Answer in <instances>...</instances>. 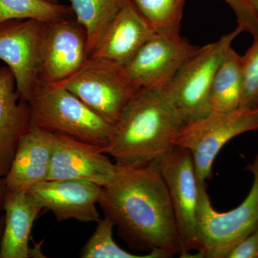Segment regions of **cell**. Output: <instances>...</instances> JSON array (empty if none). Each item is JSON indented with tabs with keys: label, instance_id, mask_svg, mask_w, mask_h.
<instances>
[{
	"label": "cell",
	"instance_id": "7402d4cb",
	"mask_svg": "<svg viewBox=\"0 0 258 258\" xmlns=\"http://www.w3.org/2000/svg\"><path fill=\"white\" fill-rule=\"evenodd\" d=\"M115 226L110 219L103 217L97 222L96 230L83 245L80 257L82 258H165L169 256L160 250H153L147 254L131 253L118 245L113 238Z\"/></svg>",
	"mask_w": 258,
	"mask_h": 258
},
{
	"label": "cell",
	"instance_id": "277c9868",
	"mask_svg": "<svg viewBox=\"0 0 258 258\" xmlns=\"http://www.w3.org/2000/svg\"><path fill=\"white\" fill-rule=\"evenodd\" d=\"M247 169L253 175L250 191L238 207L228 212L215 210L205 183H199L198 253L200 257L227 258L258 225V154Z\"/></svg>",
	"mask_w": 258,
	"mask_h": 258
},
{
	"label": "cell",
	"instance_id": "6da1fadb",
	"mask_svg": "<svg viewBox=\"0 0 258 258\" xmlns=\"http://www.w3.org/2000/svg\"><path fill=\"white\" fill-rule=\"evenodd\" d=\"M99 205L130 248L182 254L175 215L159 160L139 167L118 166L102 187Z\"/></svg>",
	"mask_w": 258,
	"mask_h": 258
},
{
	"label": "cell",
	"instance_id": "9c48e42d",
	"mask_svg": "<svg viewBox=\"0 0 258 258\" xmlns=\"http://www.w3.org/2000/svg\"><path fill=\"white\" fill-rule=\"evenodd\" d=\"M159 169L170 196L182 254L200 250L198 217L199 182L192 156L189 151L174 147L159 160Z\"/></svg>",
	"mask_w": 258,
	"mask_h": 258
},
{
	"label": "cell",
	"instance_id": "d6986e66",
	"mask_svg": "<svg viewBox=\"0 0 258 258\" xmlns=\"http://www.w3.org/2000/svg\"><path fill=\"white\" fill-rule=\"evenodd\" d=\"M125 2L126 0H71L76 20L86 30L89 57Z\"/></svg>",
	"mask_w": 258,
	"mask_h": 258
},
{
	"label": "cell",
	"instance_id": "83f0119b",
	"mask_svg": "<svg viewBox=\"0 0 258 258\" xmlns=\"http://www.w3.org/2000/svg\"><path fill=\"white\" fill-rule=\"evenodd\" d=\"M249 2V4L252 5V8L255 10L256 13L258 15V0H247Z\"/></svg>",
	"mask_w": 258,
	"mask_h": 258
},
{
	"label": "cell",
	"instance_id": "5bb4252c",
	"mask_svg": "<svg viewBox=\"0 0 258 258\" xmlns=\"http://www.w3.org/2000/svg\"><path fill=\"white\" fill-rule=\"evenodd\" d=\"M154 34L132 0H126L90 57L123 67Z\"/></svg>",
	"mask_w": 258,
	"mask_h": 258
},
{
	"label": "cell",
	"instance_id": "4316f807",
	"mask_svg": "<svg viewBox=\"0 0 258 258\" xmlns=\"http://www.w3.org/2000/svg\"><path fill=\"white\" fill-rule=\"evenodd\" d=\"M5 228V215H0V251H1L2 241Z\"/></svg>",
	"mask_w": 258,
	"mask_h": 258
},
{
	"label": "cell",
	"instance_id": "ac0fdd59",
	"mask_svg": "<svg viewBox=\"0 0 258 258\" xmlns=\"http://www.w3.org/2000/svg\"><path fill=\"white\" fill-rule=\"evenodd\" d=\"M242 56L228 47L217 68L210 88L212 111L230 112L240 108Z\"/></svg>",
	"mask_w": 258,
	"mask_h": 258
},
{
	"label": "cell",
	"instance_id": "e0dca14e",
	"mask_svg": "<svg viewBox=\"0 0 258 258\" xmlns=\"http://www.w3.org/2000/svg\"><path fill=\"white\" fill-rule=\"evenodd\" d=\"M44 210L29 191H7L3 210L5 228L0 258L33 257L29 245L35 220Z\"/></svg>",
	"mask_w": 258,
	"mask_h": 258
},
{
	"label": "cell",
	"instance_id": "2e32d148",
	"mask_svg": "<svg viewBox=\"0 0 258 258\" xmlns=\"http://www.w3.org/2000/svg\"><path fill=\"white\" fill-rule=\"evenodd\" d=\"M31 125L30 106L16 90L14 75L0 67V178L10 170L19 143Z\"/></svg>",
	"mask_w": 258,
	"mask_h": 258
},
{
	"label": "cell",
	"instance_id": "5b68a950",
	"mask_svg": "<svg viewBox=\"0 0 258 258\" xmlns=\"http://www.w3.org/2000/svg\"><path fill=\"white\" fill-rule=\"evenodd\" d=\"M242 32L237 26L217 41L200 47L163 90L185 123L203 118L212 111L209 98L214 76L226 50Z\"/></svg>",
	"mask_w": 258,
	"mask_h": 258
},
{
	"label": "cell",
	"instance_id": "4fadbf2b",
	"mask_svg": "<svg viewBox=\"0 0 258 258\" xmlns=\"http://www.w3.org/2000/svg\"><path fill=\"white\" fill-rule=\"evenodd\" d=\"M117 169L101 148L55 134L47 180H87L104 186L114 178Z\"/></svg>",
	"mask_w": 258,
	"mask_h": 258
},
{
	"label": "cell",
	"instance_id": "30bf717a",
	"mask_svg": "<svg viewBox=\"0 0 258 258\" xmlns=\"http://www.w3.org/2000/svg\"><path fill=\"white\" fill-rule=\"evenodd\" d=\"M200 47L180 35L155 33L120 69L138 91L142 88L164 90Z\"/></svg>",
	"mask_w": 258,
	"mask_h": 258
},
{
	"label": "cell",
	"instance_id": "ffe728a7",
	"mask_svg": "<svg viewBox=\"0 0 258 258\" xmlns=\"http://www.w3.org/2000/svg\"><path fill=\"white\" fill-rule=\"evenodd\" d=\"M72 8L47 0H0V24L10 20H40L52 23L67 18Z\"/></svg>",
	"mask_w": 258,
	"mask_h": 258
},
{
	"label": "cell",
	"instance_id": "cb8c5ba5",
	"mask_svg": "<svg viewBox=\"0 0 258 258\" xmlns=\"http://www.w3.org/2000/svg\"><path fill=\"white\" fill-rule=\"evenodd\" d=\"M232 8L237 18V26L242 32L255 37L258 35V15L247 0H223Z\"/></svg>",
	"mask_w": 258,
	"mask_h": 258
},
{
	"label": "cell",
	"instance_id": "9a60e30c",
	"mask_svg": "<svg viewBox=\"0 0 258 258\" xmlns=\"http://www.w3.org/2000/svg\"><path fill=\"white\" fill-rule=\"evenodd\" d=\"M55 143V134L31 123L5 176L8 191H28L47 181Z\"/></svg>",
	"mask_w": 258,
	"mask_h": 258
},
{
	"label": "cell",
	"instance_id": "8992f818",
	"mask_svg": "<svg viewBox=\"0 0 258 258\" xmlns=\"http://www.w3.org/2000/svg\"><path fill=\"white\" fill-rule=\"evenodd\" d=\"M258 130V108H238L230 112L211 111L200 119L185 123L175 147L191 153L199 183L212 177L217 154L231 139Z\"/></svg>",
	"mask_w": 258,
	"mask_h": 258
},
{
	"label": "cell",
	"instance_id": "3957f363",
	"mask_svg": "<svg viewBox=\"0 0 258 258\" xmlns=\"http://www.w3.org/2000/svg\"><path fill=\"white\" fill-rule=\"evenodd\" d=\"M28 103L32 124L102 151L109 143L113 125L62 86L42 83Z\"/></svg>",
	"mask_w": 258,
	"mask_h": 258
},
{
	"label": "cell",
	"instance_id": "ba28073f",
	"mask_svg": "<svg viewBox=\"0 0 258 258\" xmlns=\"http://www.w3.org/2000/svg\"><path fill=\"white\" fill-rule=\"evenodd\" d=\"M47 25L32 19L0 24V60L14 75L20 99L28 103L42 85V47Z\"/></svg>",
	"mask_w": 258,
	"mask_h": 258
},
{
	"label": "cell",
	"instance_id": "44dd1931",
	"mask_svg": "<svg viewBox=\"0 0 258 258\" xmlns=\"http://www.w3.org/2000/svg\"><path fill=\"white\" fill-rule=\"evenodd\" d=\"M156 34L178 36L185 0H132Z\"/></svg>",
	"mask_w": 258,
	"mask_h": 258
},
{
	"label": "cell",
	"instance_id": "7c38bea8",
	"mask_svg": "<svg viewBox=\"0 0 258 258\" xmlns=\"http://www.w3.org/2000/svg\"><path fill=\"white\" fill-rule=\"evenodd\" d=\"M102 187L87 180H47L28 191L57 222L76 220L97 223L101 220L96 205Z\"/></svg>",
	"mask_w": 258,
	"mask_h": 258
},
{
	"label": "cell",
	"instance_id": "484cf974",
	"mask_svg": "<svg viewBox=\"0 0 258 258\" xmlns=\"http://www.w3.org/2000/svg\"><path fill=\"white\" fill-rule=\"evenodd\" d=\"M7 191H8V189H7L6 184H5V177L0 178V214L3 210V205H4Z\"/></svg>",
	"mask_w": 258,
	"mask_h": 258
},
{
	"label": "cell",
	"instance_id": "52a82bcc",
	"mask_svg": "<svg viewBox=\"0 0 258 258\" xmlns=\"http://www.w3.org/2000/svg\"><path fill=\"white\" fill-rule=\"evenodd\" d=\"M57 85L69 90L113 125L139 91L120 68L93 57H88L74 76Z\"/></svg>",
	"mask_w": 258,
	"mask_h": 258
},
{
	"label": "cell",
	"instance_id": "d4e9b609",
	"mask_svg": "<svg viewBox=\"0 0 258 258\" xmlns=\"http://www.w3.org/2000/svg\"><path fill=\"white\" fill-rule=\"evenodd\" d=\"M227 258H258V225L231 250Z\"/></svg>",
	"mask_w": 258,
	"mask_h": 258
},
{
	"label": "cell",
	"instance_id": "8fae6325",
	"mask_svg": "<svg viewBox=\"0 0 258 258\" xmlns=\"http://www.w3.org/2000/svg\"><path fill=\"white\" fill-rule=\"evenodd\" d=\"M89 57L86 30L77 20L48 23L42 47L41 81L57 85L74 76Z\"/></svg>",
	"mask_w": 258,
	"mask_h": 258
},
{
	"label": "cell",
	"instance_id": "f1b7e54d",
	"mask_svg": "<svg viewBox=\"0 0 258 258\" xmlns=\"http://www.w3.org/2000/svg\"><path fill=\"white\" fill-rule=\"evenodd\" d=\"M47 1L51 2V3H59L58 0H47Z\"/></svg>",
	"mask_w": 258,
	"mask_h": 258
},
{
	"label": "cell",
	"instance_id": "7a4b0ae2",
	"mask_svg": "<svg viewBox=\"0 0 258 258\" xmlns=\"http://www.w3.org/2000/svg\"><path fill=\"white\" fill-rule=\"evenodd\" d=\"M184 124L163 90L142 88L113 125L103 152L118 166L147 165L175 147Z\"/></svg>",
	"mask_w": 258,
	"mask_h": 258
},
{
	"label": "cell",
	"instance_id": "603a6c76",
	"mask_svg": "<svg viewBox=\"0 0 258 258\" xmlns=\"http://www.w3.org/2000/svg\"><path fill=\"white\" fill-rule=\"evenodd\" d=\"M240 108H258V35L242 56V86Z\"/></svg>",
	"mask_w": 258,
	"mask_h": 258
}]
</instances>
